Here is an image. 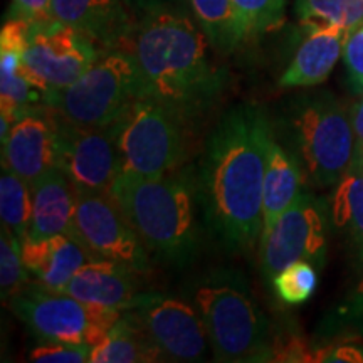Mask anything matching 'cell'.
Segmentation results:
<instances>
[{
  "mask_svg": "<svg viewBox=\"0 0 363 363\" xmlns=\"http://www.w3.org/2000/svg\"><path fill=\"white\" fill-rule=\"evenodd\" d=\"M187 116L160 99L143 96L118 120L121 174L158 177L179 169L187 155Z\"/></svg>",
  "mask_w": 363,
  "mask_h": 363,
  "instance_id": "7",
  "label": "cell"
},
{
  "mask_svg": "<svg viewBox=\"0 0 363 363\" xmlns=\"http://www.w3.org/2000/svg\"><path fill=\"white\" fill-rule=\"evenodd\" d=\"M192 301L217 362H271L269 321L242 276L227 269L211 272L195 283Z\"/></svg>",
  "mask_w": 363,
  "mask_h": 363,
  "instance_id": "4",
  "label": "cell"
},
{
  "mask_svg": "<svg viewBox=\"0 0 363 363\" xmlns=\"http://www.w3.org/2000/svg\"><path fill=\"white\" fill-rule=\"evenodd\" d=\"M72 235L94 257L121 262L138 271L150 269V254L111 192L78 190Z\"/></svg>",
  "mask_w": 363,
  "mask_h": 363,
  "instance_id": "11",
  "label": "cell"
},
{
  "mask_svg": "<svg viewBox=\"0 0 363 363\" xmlns=\"http://www.w3.org/2000/svg\"><path fill=\"white\" fill-rule=\"evenodd\" d=\"M352 125L357 142L355 158H363V98L352 108Z\"/></svg>",
  "mask_w": 363,
  "mask_h": 363,
  "instance_id": "36",
  "label": "cell"
},
{
  "mask_svg": "<svg viewBox=\"0 0 363 363\" xmlns=\"http://www.w3.org/2000/svg\"><path fill=\"white\" fill-rule=\"evenodd\" d=\"M276 296L284 305L308 301L318 286L316 267L310 261H296L271 279Z\"/></svg>",
  "mask_w": 363,
  "mask_h": 363,
  "instance_id": "26",
  "label": "cell"
},
{
  "mask_svg": "<svg viewBox=\"0 0 363 363\" xmlns=\"http://www.w3.org/2000/svg\"><path fill=\"white\" fill-rule=\"evenodd\" d=\"M22 261L30 278L44 288L62 291L93 254L71 234H56L45 239H24Z\"/></svg>",
  "mask_w": 363,
  "mask_h": 363,
  "instance_id": "16",
  "label": "cell"
},
{
  "mask_svg": "<svg viewBox=\"0 0 363 363\" xmlns=\"http://www.w3.org/2000/svg\"><path fill=\"white\" fill-rule=\"evenodd\" d=\"M347 338L343 343H330L320 347L318 350V362H347V363H363V347L355 343L357 338Z\"/></svg>",
  "mask_w": 363,
  "mask_h": 363,
  "instance_id": "34",
  "label": "cell"
},
{
  "mask_svg": "<svg viewBox=\"0 0 363 363\" xmlns=\"http://www.w3.org/2000/svg\"><path fill=\"white\" fill-rule=\"evenodd\" d=\"M111 194L150 256L163 264L187 266L201 247L203 217L195 180L189 174L136 177L121 174Z\"/></svg>",
  "mask_w": 363,
  "mask_h": 363,
  "instance_id": "3",
  "label": "cell"
},
{
  "mask_svg": "<svg viewBox=\"0 0 363 363\" xmlns=\"http://www.w3.org/2000/svg\"><path fill=\"white\" fill-rule=\"evenodd\" d=\"M308 34L279 79L281 88H310L321 84L342 56L348 34L343 27L310 26Z\"/></svg>",
  "mask_w": 363,
  "mask_h": 363,
  "instance_id": "18",
  "label": "cell"
},
{
  "mask_svg": "<svg viewBox=\"0 0 363 363\" xmlns=\"http://www.w3.org/2000/svg\"><path fill=\"white\" fill-rule=\"evenodd\" d=\"M138 271L121 262L93 257L76 272L65 293L89 305L128 310L140 298L136 284Z\"/></svg>",
  "mask_w": 363,
  "mask_h": 363,
  "instance_id": "17",
  "label": "cell"
},
{
  "mask_svg": "<svg viewBox=\"0 0 363 363\" xmlns=\"http://www.w3.org/2000/svg\"><path fill=\"white\" fill-rule=\"evenodd\" d=\"M56 140L52 108L48 104L27 108L2 145V167L16 172L33 187L35 180L56 167Z\"/></svg>",
  "mask_w": 363,
  "mask_h": 363,
  "instance_id": "14",
  "label": "cell"
},
{
  "mask_svg": "<svg viewBox=\"0 0 363 363\" xmlns=\"http://www.w3.org/2000/svg\"><path fill=\"white\" fill-rule=\"evenodd\" d=\"M318 350H320V347L308 343L303 337L284 333L271 342V362H318Z\"/></svg>",
  "mask_w": 363,
  "mask_h": 363,
  "instance_id": "31",
  "label": "cell"
},
{
  "mask_svg": "<svg viewBox=\"0 0 363 363\" xmlns=\"http://www.w3.org/2000/svg\"><path fill=\"white\" fill-rule=\"evenodd\" d=\"M325 207L310 194L299 197L281 214L269 230L261 234L259 262L267 279L296 261H323Z\"/></svg>",
  "mask_w": 363,
  "mask_h": 363,
  "instance_id": "12",
  "label": "cell"
},
{
  "mask_svg": "<svg viewBox=\"0 0 363 363\" xmlns=\"http://www.w3.org/2000/svg\"><path fill=\"white\" fill-rule=\"evenodd\" d=\"M52 12L103 49L125 48L140 21L130 0H52Z\"/></svg>",
  "mask_w": 363,
  "mask_h": 363,
  "instance_id": "15",
  "label": "cell"
},
{
  "mask_svg": "<svg viewBox=\"0 0 363 363\" xmlns=\"http://www.w3.org/2000/svg\"><path fill=\"white\" fill-rule=\"evenodd\" d=\"M289 126L298 162L318 187H337L355 162L357 142L348 111L328 93L294 104Z\"/></svg>",
  "mask_w": 363,
  "mask_h": 363,
  "instance_id": "5",
  "label": "cell"
},
{
  "mask_svg": "<svg viewBox=\"0 0 363 363\" xmlns=\"http://www.w3.org/2000/svg\"><path fill=\"white\" fill-rule=\"evenodd\" d=\"M54 116L57 169L65 172L78 190L111 192L123 170L118 120L103 126H81L67 121L56 110Z\"/></svg>",
  "mask_w": 363,
  "mask_h": 363,
  "instance_id": "10",
  "label": "cell"
},
{
  "mask_svg": "<svg viewBox=\"0 0 363 363\" xmlns=\"http://www.w3.org/2000/svg\"><path fill=\"white\" fill-rule=\"evenodd\" d=\"M269 118L261 106L239 104L208 136L195 184L203 222L230 251H251L262 233V187Z\"/></svg>",
  "mask_w": 363,
  "mask_h": 363,
  "instance_id": "1",
  "label": "cell"
},
{
  "mask_svg": "<svg viewBox=\"0 0 363 363\" xmlns=\"http://www.w3.org/2000/svg\"><path fill=\"white\" fill-rule=\"evenodd\" d=\"M321 333L363 338V276L321 323Z\"/></svg>",
  "mask_w": 363,
  "mask_h": 363,
  "instance_id": "27",
  "label": "cell"
},
{
  "mask_svg": "<svg viewBox=\"0 0 363 363\" xmlns=\"http://www.w3.org/2000/svg\"><path fill=\"white\" fill-rule=\"evenodd\" d=\"M143 96L133 56L125 49H106L74 84L48 94L45 104L74 125L103 126L120 120Z\"/></svg>",
  "mask_w": 363,
  "mask_h": 363,
  "instance_id": "6",
  "label": "cell"
},
{
  "mask_svg": "<svg viewBox=\"0 0 363 363\" xmlns=\"http://www.w3.org/2000/svg\"><path fill=\"white\" fill-rule=\"evenodd\" d=\"M11 310L35 337L94 348L110 335L123 311L89 305L62 291L29 283L9 299Z\"/></svg>",
  "mask_w": 363,
  "mask_h": 363,
  "instance_id": "8",
  "label": "cell"
},
{
  "mask_svg": "<svg viewBox=\"0 0 363 363\" xmlns=\"http://www.w3.org/2000/svg\"><path fill=\"white\" fill-rule=\"evenodd\" d=\"M9 17L22 19L30 26L49 24L54 19L52 0H12Z\"/></svg>",
  "mask_w": 363,
  "mask_h": 363,
  "instance_id": "33",
  "label": "cell"
},
{
  "mask_svg": "<svg viewBox=\"0 0 363 363\" xmlns=\"http://www.w3.org/2000/svg\"><path fill=\"white\" fill-rule=\"evenodd\" d=\"M103 51L89 35L59 21L30 26L21 74L48 96L74 84Z\"/></svg>",
  "mask_w": 363,
  "mask_h": 363,
  "instance_id": "9",
  "label": "cell"
},
{
  "mask_svg": "<svg viewBox=\"0 0 363 363\" xmlns=\"http://www.w3.org/2000/svg\"><path fill=\"white\" fill-rule=\"evenodd\" d=\"M355 162H358V163H362V167H363V158H355Z\"/></svg>",
  "mask_w": 363,
  "mask_h": 363,
  "instance_id": "37",
  "label": "cell"
},
{
  "mask_svg": "<svg viewBox=\"0 0 363 363\" xmlns=\"http://www.w3.org/2000/svg\"><path fill=\"white\" fill-rule=\"evenodd\" d=\"M125 311L138 321L163 360L199 362L206 358L211 342L194 305L162 294L142 293Z\"/></svg>",
  "mask_w": 363,
  "mask_h": 363,
  "instance_id": "13",
  "label": "cell"
},
{
  "mask_svg": "<svg viewBox=\"0 0 363 363\" xmlns=\"http://www.w3.org/2000/svg\"><path fill=\"white\" fill-rule=\"evenodd\" d=\"M343 59L352 91L363 96V24L348 34L343 45Z\"/></svg>",
  "mask_w": 363,
  "mask_h": 363,
  "instance_id": "32",
  "label": "cell"
},
{
  "mask_svg": "<svg viewBox=\"0 0 363 363\" xmlns=\"http://www.w3.org/2000/svg\"><path fill=\"white\" fill-rule=\"evenodd\" d=\"M33 219L26 239L72 235L78 189L62 170L54 167L33 184Z\"/></svg>",
  "mask_w": 363,
  "mask_h": 363,
  "instance_id": "19",
  "label": "cell"
},
{
  "mask_svg": "<svg viewBox=\"0 0 363 363\" xmlns=\"http://www.w3.org/2000/svg\"><path fill=\"white\" fill-rule=\"evenodd\" d=\"M294 11L306 27L335 24L352 33L363 24V0H296Z\"/></svg>",
  "mask_w": 363,
  "mask_h": 363,
  "instance_id": "25",
  "label": "cell"
},
{
  "mask_svg": "<svg viewBox=\"0 0 363 363\" xmlns=\"http://www.w3.org/2000/svg\"><path fill=\"white\" fill-rule=\"evenodd\" d=\"M331 220L345 229L355 256L357 264L363 267V167L353 162L350 170L335 187L331 199Z\"/></svg>",
  "mask_w": 363,
  "mask_h": 363,
  "instance_id": "22",
  "label": "cell"
},
{
  "mask_svg": "<svg viewBox=\"0 0 363 363\" xmlns=\"http://www.w3.org/2000/svg\"><path fill=\"white\" fill-rule=\"evenodd\" d=\"M130 2L136 11V13L142 17L145 13L153 12V11L182 7V4H184L185 0H130Z\"/></svg>",
  "mask_w": 363,
  "mask_h": 363,
  "instance_id": "35",
  "label": "cell"
},
{
  "mask_svg": "<svg viewBox=\"0 0 363 363\" xmlns=\"http://www.w3.org/2000/svg\"><path fill=\"white\" fill-rule=\"evenodd\" d=\"M29 271L26 269L22 261L21 242L11 230L2 227L0 234V289L2 299L9 301L13 294H17L29 284Z\"/></svg>",
  "mask_w": 363,
  "mask_h": 363,
  "instance_id": "28",
  "label": "cell"
},
{
  "mask_svg": "<svg viewBox=\"0 0 363 363\" xmlns=\"http://www.w3.org/2000/svg\"><path fill=\"white\" fill-rule=\"evenodd\" d=\"M187 2L195 22L217 51L229 54L246 40L233 0H187Z\"/></svg>",
  "mask_w": 363,
  "mask_h": 363,
  "instance_id": "23",
  "label": "cell"
},
{
  "mask_svg": "<svg viewBox=\"0 0 363 363\" xmlns=\"http://www.w3.org/2000/svg\"><path fill=\"white\" fill-rule=\"evenodd\" d=\"M246 40L281 24L286 0H233Z\"/></svg>",
  "mask_w": 363,
  "mask_h": 363,
  "instance_id": "29",
  "label": "cell"
},
{
  "mask_svg": "<svg viewBox=\"0 0 363 363\" xmlns=\"http://www.w3.org/2000/svg\"><path fill=\"white\" fill-rule=\"evenodd\" d=\"M163 357L142 326L128 311H123L110 335L91 348V363H148Z\"/></svg>",
  "mask_w": 363,
  "mask_h": 363,
  "instance_id": "21",
  "label": "cell"
},
{
  "mask_svg": "<svg viewBox=\"0 0 363 363\" xmlns=\"http://www.w3.org/2000/svg\"><path fill=\"white\" fill-rule=\"evenodd\" d=\"M91 347L62 342L40 340L38 347L29 353L30 362L38 363H84L89 362Z\"/></svg>",
  "mask_w": 363,
  "mask_h": 363,
  "instance_id": "30",
  "label": "cell"
},
{
  "mask_svg": "<svg viewBox=\"0 0 363 363\" xmlns=\"http://www.w3.org/2000/svg\"><path fill=\"white\" fill-rule=\"evenodd\" d=\"M301 184L303 174L298 158L289 155L272 136L262 187V233L269 230L286 208L299 197Z\"/></svg>",
  "mask_w": 363,
  "mask_h": 363,
  "instance_id": "20",
  "label": "cell"
},
{
  "mask_svg": "<svg viewBox=\"0 0 363 363\" xmlns=\"http://www.w3.org/2000/svg\"><path fill=\"white\" fill-rule=\"evenodd\" d=\"M0 217L2 227L22 242L29 235L33 219V189L16 172L2 167L0 177Z\"/></svg>",
  "mask_w": 363,
  "mask_h": 363,
  "instance_id": "24",
  "label": "cell"
},
{
  "mask_svg": "<svg viewBox=\"0 0 363 363\" xmlns=\"http://www.w3.org/2000/svg\"><path fill=\"white\" fill-rule=\"evenodd\" d=\"M211 40L182 7L140 17L125 51L133 56L145 96L194 120L220 96L225 71L212 61Z\"/></svg>",
  "mask_w": 363,
  "mask_h": 363,
  "instance_id": "2",
  "label": "cell"
}]
</instances>
